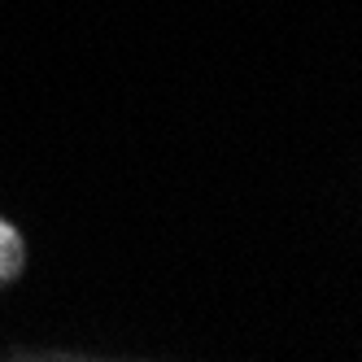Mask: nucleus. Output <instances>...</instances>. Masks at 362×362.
Wrapping results in <instances>:
<instances>
[{
  "instance_id": "f257e3e1",
  "label": "nucleus",
  "mask_w": 362,
  "mask_h": 362,
  "mask_svg": "<svg viewBox=\"0 0 362 362\" xmlns=\"http://www.w3.org/2000/svg\"><path fill=\"white\" fill-rule=\"evenodd\" d=\"M22 262H27V245H22L18 227L0 218V284H13L22 275Z\"/></svg>"
}]
</instances>
